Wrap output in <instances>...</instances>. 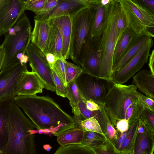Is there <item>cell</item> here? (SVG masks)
<instances>
[{"mask_svg": "<svg viewBox=\"0 0 154 154\" xmlns=\"http://www.w3.org/2000/svg\"><path fill=\"white\" fill-rule=\"evenodd\" d=\"M12 100L22 109L37 129H47L57 137L76 127L72 117L48 96L17 95Z\"/></svg>", "mask_w": 154, "mask_h": 154, "instance_id": "obj_1", "label": "cell"}, {"mask_svg": "<svg viewBox=\"0 0 154 154\" xmlns=\"http://www.w3.org/2000/svg\"><path fill=\"white\" fill-rule=\"evenodd\" d=\"M35 125L26 117L19 106L12 100L8 105L7 117V139L1 154L37 153L35 134L31 130Z\"/></svg>", "mask_w": 154, "mask_h": 154, "instance_id": "obj_2", "label": "cell"}, {"mask_svg": "<svg viewBox=\"0 0 154 154\" xmlns=\"http://www.w3.org/2000/svg\"><path fill=\"white\" fill-rule=\"evenodd\" d=\"M121 7L120 2L112 0L109 6L106 25L101 36L100 78L109 80L112 81L113 56L117 42V22Z\"/></svg>", "mask_w": 154, "mask_h": 154, "instance_id": "obj_3", "label": "cell"}, {"mask_svg": "<svg viewBox=\"0 0 154 154\" xmlns=\"http://www.w3.org/2000/svg\"><path fill=\"white\" fill-rule=\"evenodd\" d=\"M31 30L30 21L24 13L5 34V39L2 45L5 48V58L1 70L17 62L16 57L19 53H26L31 41Z\"/></svg>", "mask_w": 154, "mask_h": 154, "instance_id": "obj_4", "label": "cell"}, {"mask_svg": "<svg viewBox=\"0 0 154 154\" xmlns=\"http://www.w3.org/2000/svg\"><path fill=\"white\" fill-rule=\"evenodd\" d=\"M94 10L91 6L79 12L72 20L69 58L81 65L86 45L91 37V27Z\"/></svg>", "mask_w": 154, "mask_h": 154, "instance_id": "obj_5", "label": "cell"}, {"mask_svg": "<svg viewBox=\"0 0 154 154\" xmlns=\"http://www.w3.org/2000/svg\"><path fill=\"white\" fill-rule=\"evenodd\" d=\"M135 85L115 84L105 100L104 106L110 121L116 128L117 122L125 119L128 107L137 99L139 92Z\"/></svg>", "mask_w": 154, "mask_h": 154, "instance_id": "obj_6", "label": "cell"}, {"mask_svg": "<svg viewBox=\"0 0 154 154\" xmlns=\"http://www.w3.org/2000/svg\"><path fill=\"white\" fill-rule=\"evenodd\" d=\"M75 82L83 98L93 101L99 105H104L106 98L115 84L112 81L83 72Z\"/></svg>", "mask_w": 154, "mask_h": 154, "instance_id": "obj_7", "label": "cell"}, {"mask_svg": "<svg viewBox=\"0 0 154 154\" xmlns=\"http://www.w3.org/2000/svg\"><path fill=\"white\" fill-rule=\"evenodd\" d=\"M27 70L26 64L16 62L0 72V103L12 100L23 72Z\"/></svg>", "mask_w": 154, "mask_h": 154, "instance_id": "obj_8", "label": "cell"}, {"mask_svg": "<svg viewBox=\"0 0 154 154\" xmlns=\"http://www.w3.org/2000/svg\"><path fill=\"white\" fill-rule=\"evenodd\" d=\"M26 54L28 57L29 66L32 71L35 72L43 82L45 88L52 92L55 91L51 69L45 56L32 43L29 44Z\"/></svg>", "mask_w": 154, "mask_h": 154, "instance_id": "obj_9", "label": "cell"}, {"mask_svg": "<svg viewBox=\"0 0 154 154\" xmlns=\"http://www.w3.org/2000/svg\"><path fill=\"white\" fill-rule=\"evenodd\" d=\"M120 3L129 25L137 35L145 33L147 27H154V19L132 0H120Z\"/></svg>", "mask_w": 154, "mask_h": 154, "instance_id": "obj_10", "label": "cell"}, {"mask_svg": "<svg viewBox=\"0 0 154 154\" xmlns=\"http://www.w3.org/2000/svg\"><path fill=\"white\" fill-rule=\"evenodd\" d=\"M153 45L151 38L138 53L118 71L113 73L112 81L115 83L123 84L139 71L146 63L149 51Z\"/></svg>", "mask_w": 154, "mask_h": 154, "instance_id": "obj_11", "label": "cell"}, {"mask_svg": "<svg viewBox=\"0 0 154 154\" xmlns=\"http://www.w3.org/2000/svg\"><path fill=\"white\" fill-rule=\"evenodd\" d=\"M101 35L91 37L84 50L80 66L83 72L100 77Z\"/></svg>", "mask_w": 154, "mask_h": 154, "instance_id": "obj_12", "label": "cell"}, {"mask_svg": "<svg viewBox=\"0 0 154 154\" xmlns=\"http://www.w3.org/2000/svg\"><path fill=\"white\" fill-rule=\"evenodd\" d=\"M24 0H11L8 5L0 10V36L5 34L24 13Z\"/></svg>", "mask_w": 154, "mask_h": 154, "instance_id": "obj_13", "label": "cell"}, {"mask_svg": "<svg viewBox=\"0 0 154 154\" xmlns=\"http://www.w3.org/2000/svg\"><path fill=\"white\" fill-rule=\"evenodd\" d=\"M45 85L35 72H24L15 91L16 95H32L42 93Z\"/></svg>", "mask_w": 154, "mask_h": 154, "instance_id": "obj_14", "label": "cell"}, {"mask_svg": "<svg viewBox=\"0 0 154 154\" xmlns=\"http://www.w3.org/2000/svg\"><path fill=\"white\" fill-rule=\"evenodd\" d=\"M89 6V3L85 2L59 0L54 8L39 20L47 21L54 17L64 15L75 17L81 11Z\"/></svg>", "mask_w": 154, "mask_h": 154, "instance_id": "obj_15", "label": "cell"}, {"mask_svg": "<svg viewBox=\"0 0 154 154\" xmlns=\"http://www.w3.org/2000/svg\"><path fill=\"white\" fill-rule=\"evenodd\" d=\"M74 17L69 15H64L47 20L50 24L56 26L59 30L63 42L62 54L64 60L69 58L72 20Z\"/></svg>", "mask_w": 154, "mask_h": 154, "instance_id": "obj_16", "label": "cell"}, {"mask_svg": "<svg viewBox=\"0 0 154 154\" xmlns=\"http://www.w3.org/2000/svg\"><path fill=\"white\" fill-rule=\"evenodd\" d=\"M154 133L140 119L139 120L134 154H153Z\"/></svg>", "mask_w": 154, "mask_h": 154, "instance_id": "obj_17", "label": "cell"}, {"mask_svg": "<svg viewBox=\"0 0 154 154\" xmlns=\"http://www.w3.org/2000/svg\"><path fill=\"white\" fill-rule=\"evenodd\" d=\"M151 38L149 35L145 33L136 35L123 56L113 66L112 74L119 70L134 57Z\"/></svg>", "mask_w": 154, "mask_h": 154, "instance_id": "obj_18", "label": "cell"}, {"mask_svg": "<svg viewBox=\"0 0 154 154\" xmlns=\"http://www.w3.org/2000/svg\"><path fill=\"white\" fill-rule=\"evenodd\" d=\"M34 27L32 32L31 43L34 45L45 56L51 26L48 21L34 20Z\"/></svg>", "mask_w": 154, "mask_h": 154, "instance_id": "obj_19", "label": "cell"}, {"mask_svg": "<svg viewBox=\"0 0 154 154\" xmlns=\"http://www.w3.org/2000/svg\"><path fill=\"white\" fill-rule=\"evenodd\" d=\"M109 4L103 6L100 4V1L90 5L94 10L91 27V37L102 35L107 22Z\"/></svg>", "mask_w": 154, "mask_h": 154, "instance_id": "obj_20", "label": "cell"}, {"mask_svg": "<svg viewBox=\"0 0 154 154\" xmlns=\"http://www.w3.org/2000/svg\"><path fill=\"white\" fill-rule=\"evenodd\" d=\"M132 82L140 91L154 99V76L150 71L141 70L133 76Z\"/></svg>", "mask_w": 154, "mask_h": 154, "instance_id": "obj_21", "label": "cell"}, {"mask_svg": "<svg viewBox=\"0 0 154 154\" xmlns=\"http://www.w3.org/2000/svg\"><path fill=\"white\" fill-rule=\"evenodd\" d=\"M85 101L81 100L78 104V107L81 116L84 120L93 117L99 122L103 133L105 135L107 124L110 122L109 118L106 113L103 105H101L100 109L97 110L91 111L86 107Z\"/></svg>", "mask_w": 154, "mask_h": 154, "instance_id": "obj_22", "label": "cell"}, {"mask_svg": "<svg viewBox=\"0 0 154 154\" xmlns=\"http://www.w3.org/2000/svg\"><path fill=\"white\" fill-rule=\"evenodd\" d=\"M50 30L45 55L48 53L54 54L57 59L64 60L62 54L63 42L61 34L56 26L50 25Z\"/></svg>", "mask_w": 154, "mask_h": 154, "instance_id": "obj_23", "label": "cell"}, {"mask_svg": "<svg viewBox=\"0 0 154 154\" xmlns=\"http://www.w3.org/2000/svg\"><path fill=\"white\" fill-rule=\"evenodd\" d=\"M136 35L131 27L129 25L116 44L113 54V66L123 56Z\"/></svg>", "mask_w": 154, "mask_h": 154, "instance_id": "obj_24", "label": "cell"}, {"mask_svg": "<svg viewBox=\"0 0 154 154\" xmlns=\"http://www.w3.org/2000/svg\"><path fill=\"white\" fill-rule=\"evenodd\" d=\"M85 131L82 129L77 127L70 128L57 136V141L60 146L81 143Z\"/></svg>", "mask_w": 154, "mask_h": 154, "instance_id": "obj_25", "label": "cell"}, {"mask_svg": "<svg viewBox=\"0 0 154 154\" xmlns=\"http://www.w3.org/2000/svg\"><path fill=\"white\" fill-rule=\"evenodd\" d=\"M65 89L66 97L69 100L72 112L74 116H81L78 107L79 103L82 100H86L81 94L75 81L68 83Z\"/></svg>", "mask_w": 154, "mask_h": 154, "instance_id": "obj_26", "label": "cell"}, {"mask_svg": "<svg viewBox=\"0 0 154 154\" xmlns=\"http://www.w3.org/2000/svg\"><path fill=\"white\" fill-rule=\"evenodd\" d=\"M139 121L130 127L127 135L119 150V154H134Z\"/></svg>", "mask_w": 154, "mask_h": 154, "instance_id": "obj_27", "label": "cell"}, {"mask_svg": "<svg viewBox=\"0 0 154 154\" xmlns=\"http://www.w3.org/2000/svg\"><path fill=\"white\" fill-rule=\"evenodd\" d=\"M54 154H95L93 149L84 145L75 143L59 147Z\"/></svg>", "mask_w": 154, "mask_h": 154, "instance_id": "obj_28", "label": "cell"}, {"mask_svg": "<svg viewBox=\"0 0 154 154\" xmlns=\"http://www.w3.org/2000/svg\"><path fill=\"white\" fill-rule=\"evenodd\" d=\"M108 138L104 134L94 131H85L81 143L92 148L101 145Z\"/></svg>", "mask_w": 154, "mask_h": 154, "instance_id": "obj_29", "label": "cell"}, {"mask_svg": "<svg viewBox=\"0 0 154 154\" xmlns=\"http://www.w3.org/2000/svg\"><path fill=\"white\" fill-rule=\"evenodd\" d=\"M8 105L4 107L0 105V150L3 147L7 139V117Z\"/></svg>", "mask_w": 154, "mask_h": 154, "instance_id": "obj_30", "label": "cell"}, {"mask_svg": "<svg viewBox=\"0 0 154 154\" xmlns=\"http://www.w3.org/2000/svg\"><path fill=\"white\" fill-rule=\"evenodd\" d=\"M66 69V74L67 85L68 83L75 81L83 72L81 67L66 60L64 61Z\"/></svg>", "mask_w": 154, "mask_h": 154, "instance_id": "obj_31", "label": "cell"}, {"mask_svg": "<svg viewBox=\"0 0 154 154\" xmlns=\"http://www.w3.org/2000/svg\"><path fill=\"white\" fill-rule=\"evenodd\" d=\"M81 125L82 129L85 131H94L104 134L98 121L94 118L91 117L83 120Z\"/></svg>", "mask_w": 154, "mask_h": 154, "instance_id": "obj_32", "label": "cell"}, {"mask_svg": "<svg viewBox=\"0 0 154 154\" xmlns=\"http://www.w3.org/2000/svg\"><path fill=\"white\" fill-rule=\"evenodd\" d=\"M92 149L95 154H118L111 140L108 138L101 145Z\"/></svg>", "mask_w": 154, "mask_h": 154, "instance_id": "obj_33", "label": "cell"}, {"mask_svg": "<svg viewBox=\"0 0 154 154\" xmlns=\"http://www.w3.org/2000/svg\"><path fill=\"white\" fill-rule=\"evenodd\" d=\"M129 25L126 16L121 7L117 22V42Z\"/></svg>", "mask_w": 154, "mask_h": 154, "instance_id": "obj_34", "label": "cell"}, {"mask_svg": "<svg viewBox=\"0 0 154 154\" xmlns=\"http://www.w3.org/2000/svg\"><path fill=\"white\" fill-rule=\"evenodd\" d=\"M144 109L143 104L138 98L134 103L132 114L128 120L129 128L139 121Z\"/></svg>", "mask_w": 154, "mask_h": 154, "instance_id": "obj_35", "label": "cell"}, {"mask_svg": "<svg viewBox=\"0 0 154 154\" xmlns=\"http://www.w3.org/2000/svg\"><path fill=\"white\" fill-rule=\"evenodd\" d=\"M65 60L57 59L55 63L53 69L63 83L65 87L67 85L66 80Z\"/></svg>", "mask_w": 154, "mask_h": 154, "instance_id": "obj_36", "label": "cell"}, {"mask_svg": "<svg viewBox=\"0 0 154 154\" xmlns=\"http://www.w3.org/2000/svg\"><path fill=\"white\" fill-rule=\"evenodd\" d=\"M47 0H29L25 2V10L32 11L36 15L43 9Z\"/></svg>", "mask_w": 154, "mask_h": 154, "instance_id": "obj_37", "label": "cell"}, {"mask_svg": "<svg viewBox=\"0 0 154 154\" xmlns=\"http://www.w3.org/2000/svg\"><path fill=\"white\" fill-rule=\"evenodd\" d=\"M154 19V0H132Z\"/></svg>", "mask_w": 154, "mask_h": 154, "instance_id": "obj_38", "label": "cell"}, {"mask_svg": "<svg viewBox=\"0 0 154 154\" xmlns=\"http://www.w3.org/2000/svg\"><path fill=\"white\" fill-rule=\"evenodd\" d=\"M140 119L154 133V113L145 109L142 112Z\"/></svg>", "mask_w": 154, "mask_h": 154, "instance_id": "obj_39", "label": "cell"}, {"mask_svg": "<svg viewBox=\"0 0 154 154\" xmlns=\"http://www.w3.org/2000/svg\"><path fill=\"white\" fill-rule=\"evenodd\" d=\"M58 0H48L42 11L35 16L34 20H40L54 8L57 4Z\"/></svg>", "mask_w": 154, "mask_h": 154, "instance_id": "obj_40", "label": "cell"}, {"mask_svg": "<svg viewBox=\"0 0 154 154\" xmlns=\"http://www.w3.org/2000/svg\"><path fill=\"white\" fill-rule=\"evenodd\" d=\"M52 73L54 82L55 85L56 94L58 96L63 97H66L65 87L56 73L51 69Z\"/></svg>", "mask_w": 154, "mask_h": 154, "instance_id": "obj_41", "label": "cell"}, {"mask_svg": "<svg viewBox=\"0 0 154 154\" xmlns=\"http://www.w3.org/2000/svg\"><path fill=\"white\" fill-rule=\"evenodd\" d=\"M138 98L146 109L154 113V99L146 96H145L139 92Z\"/></svg>", "mask_w": 154, "mask_h": 154, "instance_id": "obj_42", "label": "cell"}, {"mask_svg": "<svg viewBox=\"0 0 154 154\" xmlns=\"http://www.w3.org/2000/svg\"><path fill=\"white\" fill-rule=\"evenodd\" d=\"M128 131L121 132L119 131L117 137L115 139L111 140L117 150L118 154H119V150L121 146L127 135Z\"/></svg>", "mask_w": 154, "mask_h": 154, "instance_id": "obj_43", "label": "cell"}, {"mask_svg": "<svg viewBox=\"0 0 154 154\" xmlns=\"http://www.w3.org/2000/svg\"><path fill=\"white\" fill-rule=\"evenodd\" d=\"M118 132L119 130L115 128L111 122L107 124L106 135L110 140L116 139Z\"/></svg>", "mask_w": 154, "mask_h": 154, "instance_id": "obj_44", "label": "cell"}, {"mask_svg": "<svg viewBox=\"0 0 154 154\" xmlns=\"http://www.w3.org/2000/svg\"><path fill=\"white\" fill-rule=\"evenodd\" d=\"M116 128L122 133L128 131L129 128L128 120L125 119L119 120L116 122Z\"/></svg>", "mask_w": 154, "mask_h": 154, "instance_id": "obj_45", "label": "cell"}, {"mask_svg": "<svg viewBox=\"0 0 154 154\" xmlns=\"http://www.w3.org/2000/svg\"><path fill=\"white\" fill-rule=\"evenodd\" d=\"M85 103L87 108L91 111H96L100 109L101 105H99L93 101L86 100Z\"/></svg>", "mask_w": 154, "mask_h": 154, "instance_id": "obj_46", "label": "cell"}, {"mask_svg": "<svg viewBox=\"0 0 154 154\" xmlns=\"http://www.w3.org/2000/svg\"><path fill=\"white\" fill-rule=\"evenodd\" d=\"M46 59L51 69H53L54 65L57 59L55 55L53 54L48 53L45 55Z\"/></svg>", "mask_w": 154, "mask_h": 154, "instance_id": "obj_47", "label": "cell"}, {"mask_svg": "<svg viewBox=\"0 0 154 154\" xmlns=\"http://www.w3.org/2000/svg\"><path fill=\"white\" fill-rule=\"evenodd\" d=\"M5 58V53L3 46H0V70H1L4 64Z\"/></svg>", "mask_w": 154, "mask_h": 154, "instance_id": "obj_48", "label": "cell"}, {"mask_svg": "<svg viewBox=\"0 0 154 154\" xmlns=\"http://www.w3.org/2000/svg\"><path fill=\"white\" fill-rule=\"evenodd\" d=\"M148 65L150 71L154 76V48L150 55Z\"/></svg>", "mask_w": 154, "mask_h": 154, "instance_id": "obj_49", "label": "cell"}, {"mask_svg": "<svg viewBox=\"0 0 154 154\" xmlns=\"http://www.w3.org/2000/svg\"><path fill=\"white\" fill-rule=\"evenodd\" d=\"M134 103H132L127 109L125 114V119L128 120L131 116L133 108Z\"/></svg>", "mask_w": 154, "mask_h": 154, "instance_id": "obj_50", "label": "cell"}, {"mask_svg": "<svg viewBox=\"0 0 154 154\" xmlns=\"http://www.w3.org/2000/svg\"><path fill=\"white\" fill-rule=\"evenodd\" d=\"M145 32L151 37L154 38V27H148L146 28Z\"/></svg>", "mask_w": 154, "mask_h": 154, "instance_id": "obj_51", "label": "cell"}, {"mask_svg": "<svg viewBox=\"0 0 154 154\" xmlns=\"http://www.w3.org/2000/svg\"><path fill=\"white\" fill-rule=\"evenodd\" d=\"M11 0H0V10L10 3Z\"/></svg>", "mask_w": 154, "mask_h": 154, "instance_id": "obj_52", "label": "cell"}, {"mask_svg": "<svg viewBox=\"0 0 154 154\" xmlns=\"http://www.w3.org/2000/svg\"><path fill=\"white\" fill-rule=\"evenodd\" d=\"M28 61H29V58L26 54L23 55L19 60V62L21 63L25 64H26Z\"/></svg>", "mask_w": 154, "mask_h": 154, "instance_id": "obj_53", "label": "cell"}, {"mask_svg": "<svg viewBox=\"0 0 154 154\" xmlns=\"http://www.w3.org/2000/svg\"><path fill=\"white\" fill-rule=\"evenodd\" d=\"M112 0H100V3L103 6H107L110 3Z\"/></svg>", "mask_w": 154, "mask_h": 154, "instance_id": "obj_54", "label": "cell"}, {"mask_svg": "<svg viewBox=\"0 0 154 154\" xmlns=\"http://www.w3.org/2000/svg\"><path fill=\"white\" fill-rule=\"evenodd\" d=\"M43 148L45 150L48 152H50L52 149L51 146L48 144H45L43 145Z\"/></svg>", "mask_w": 154, "mask_h": 154, "instance_id": "obj_55", "label": "cell"}, {"mask_svg": "<svg viewBox=\"0 0 154 154\" xmlns=\"http://www.w3.org/2000/svg\"><path fill=\"white\" fill-rule=\"evenodd\" d=\"M80 1H82L88 2L90 4V0H76Z\"/></svg>", "mask_w": 154, "mask_h": 154, "instance_id": "obj_56", "label": "cell"}, {"mask_svg": "<svg viewBox=\"0 0 154 154\" xmlns=\"http://www.w3.org/2000/svg\"><path fill=\"white\" fill-rule=\"evenodd\" d=\"M28 0H24V1H25V2L26 1H28Z\"/></svg>", "mask_w": 154, "mask_h": 154, "instance_id": "obj_57", "label": "cell"}, {"mask_svg": "<svg viewBox=\"0 0 154 154\" xmlns=\"http://www.w3.org/2000/svg\"></svg>", "mask_w": 154, "mask_h": 154, "instance_id": "obj_58", "label": "cell"}]
</instances>
